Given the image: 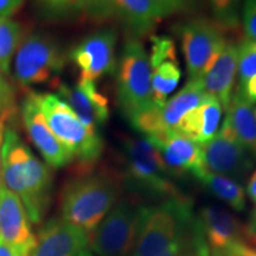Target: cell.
<instances>
[{
    "label": "cell",
    "mask_w": 256,
    "mask_h": 256,
    "mask_svg": "<svg viewBox=\"0 0 256 256\" xmlns=\"http://www.w3.org/2000/svg\"><path fill=\"white\" fill-rule=\"evenodd\" d=\"M2 185L17 194L32 223L44 220L52 197L50 168L10 127L5 128L2 146Z\"/></svg>",
    "instance_id": "2"
},
{
    "label": "cell",
    "mask_w": 256,
    "mask_h": 256,
    "mask_svg": "<svg viewBox=\"0 0 256 256\" xmlns=\"http://www.w3.org/2000/svg\"><path fill=\"white\" fill-rule=\"evenodd\" d=\"M113 14L126 28L128 37L140 40L151 34L168 17L158 0H112Z\"/></svg>",
    "instance_id": "18"
},
{
    "label": "cell",
    "mask_w": 256,
    "mask_h": 256,
    "mask_svg": "<svg viewBox=\"0 0 256 256\" xmlns=\"http://www.w3.org/2000/svg\"><path fill=\"white\" fill-rule=\"evenodd\" d=\"M238 90L241 92L243 96H244L252 104H254L256 102V75L252 76V78H249V81L246 83L244 87L238 89Z\"/></svg>",
    "instance_id": "36"
},
{
    "label": "cell",
    "mask_w": 256,
    "mask_h": 256,
    "mask_svg": "<svg viewBox=\"0 0 256 256\" xmlns=\"http://www.w3.org/2000/svg\"><path fill=\"white\" fill-rule=\"evenodd\" d=\"M122 176L110 168H84L60 192V215L89 235L121 198Z\"/></svg>",
    "instance_id": "3"
},
{
    "label": "cell",
    "mask_w": 256,
    "mask_h": 256,
    "mask_svg": "<svg viewBox=\"0 0 256 256\" xmlns=\"http://www.w3.org/2000/svg\"><path fill=\"white\" fill-rule=\"evenodd\" d=\"M34 98L50 130L74 159H78L84 168L94 165L104 152V140L98 130L83 124L58 95L34 92Z\"/></svg>",
    "instance_id": "5"
},
{
    "label": "cell",
    "mask_w": 256,
    "mask_h": 256,
    "mask_svg": "<svg viewBox=\"0 0 256 256\" xmlns=\"http://www.w3.org/2000/svg\"><path fill=\"white\" fill-rule=\"evenodd\" d=\"M78 256H94V254H92V250H89V249H84V250H82L81 252Z\"/></svg>",
    "instance_id": "41"
},
{
    "label": "cell",
    "mask_w": 256,
    "mask_h": 256,
    "mask_svg": "<svg viewBox=\"0 0 256 256\" xmlns=\"http://www.w3.org/2000/svg\"><path fill=\"white\" fill-rule=\"evenodd\" d=\"M128 121L138 132L148 138L152 142H162L172 132L165 127L162 118V108H159L156 104L132 115Z\"/></svg>",
    "instance_id": "25"
},
{
    "label": "cell",
    "mask_w": 256,
    "mask_h": 256,
    "mask_svg": "<svg viewBox=\"0 0 256 256\" xmlns=\"http://www.w3.org/2000/svg\"><path fill=\"white\" fill-rule=\"evenodd\" d=\"M0 238L30 256L36 243L31 220L17 194L0 185Z\"/></svg>",
    "instance_id": "16"
},
{
    "label": "cell",
    "mask_w": 256,
    "mask_h": 256,
    "mask_svg": "<svg viewBox=\"0 0 256 256\" xmlns=\"http://www.w3.org/2000/svg\"><path fill=\"white\" fill-rule=\"evenodd\" d=\"M66 57L52 38L42 34L24 37L14 57V76L22 86L49 82L62 72Z\"/></svg>",
    "instance_id": "8"
},
{
    "label": "cell",
    "mask_w": 256,
    "mask_h": 256,
    "mask_svg": "<svg viewBox=\"0 0 256 256\" xmlns=\"http://www.w3.org/2000/svg\"><path fill=\"white\" fill-rule=\"evenodd\" d=\"M226 113L224 120L228 121L236 139L252 159H256V118L252 104L241 92L236 90Z\"/></svg>",
    "instance_id": "21"
},
{
    "label": "cell",
    "mask_w": 256,
    "mask_h": 256,
    "mask_svg": "<svg viewBox=\"0 0 256 256\" xmlns=\"http://www.w3.org/2000/svg\"><path fill=\"white\" fill-rule=\"evenodd\" d=\"M256 75V40L244 38L238 44V80L241 89Z\"/></svg>",
    "instance_id": "28"
},
{
    "label": "cell",
    "mask_w": 256,
    "mask_h": 256,
    "mask_svg": "<svg viewBox=\"0 0 256 256\" xmlns=\"http://www.w3.org/2000/svg\"><path fill=\"white\" fill-rule=\"evenodd\" d=\"M151 86L153 102L159 108L164 107L168 96L178 87L182 78V69L178 58L162 60L151 66Z\"/></svg>",
    "instance_id": "24"
},
{
    "label": "cell",
    "mask_w": 256,
    "mask_h": 256,
    "mask_svg": "<svg viewBox=\"0 0 256 256\" xmlns=\"http://www.w3.org/2000/svg\"><path fill=\"white\" fill-rule=\"evenodd\" d=\"M118 102L127 119L154 104L152 96V69L142 40L124 42L116 63Z\"/></svg>",
    "instance_id": "6"
},
{
    "label": "cell",
    "mask_w": 256,
    "mask_h": 256,
    "mask_svg": "<svg viewBox=\"0 0 256 256\" xmlns=\"http://www.w3.org/2000/svg\"><path fill=\"white\" fill-rule=\"evenodd\" d=\"M11 114L12 113L0 114V185H2V140H4L6 121L10 119Z\"/></svg>",
    "instance_id": "39"
},
{
    "label": "cell",
    "mask_w": 256,
    "mask_h": 256,
    "mask_svg": "<svg viewBox=\"0 0 256 256\" xmlns=\"http://www.w3.org/2000/svg\"><path fill=\"white\" fill-rule=\"evenodd\" d=\"M200 256H230L244 242V224L222 206L208 204L196 214Z\"/></svg>",
    "instance_id": "9"
},
{
    "label": "cell",
    "mask_w": 256,
    "mask_h": 256,
    "mask_svg": "<svg viewBox=\"0 0 256 256\" xmlns=\"http://www.w3.org/2000/svg\"><path fill=\"white\" fill-rule=\"evenodd\" d=\"M235 254L240 256H256V248L250 247L247 243H243V244L236 249Z\"/></svg>",
    "instance_id": "40"
},
{
    "label": "cell",
    "mask_w": 256,
    "mask_h": 256,
    "mask_svg": "<svg viewBox=\"0 0 256 256\" xmlns=\"http://www.w3.org/2000/svg\"><path fill=\"white\" fill-rule=\"evenodd\" d=\"M158 2L165 11L166 16H170L191 8L194 0H158Z\"/></svg>",
    "instance_id": "33"
},
{
    "label": "cell",
    "mask_w": 256,
    "mask_h": 256,
    "mask_svg": "<svg viewBox=\"0 0 256 256\" xmlns=\"http://www.w3.org/2000/svg\"><path fill=\"white\" fill-rule=\"evenodd\" d=\"M200 78L206 94L217 98L226 110L238 78V44L226 40Z\"/></svg>",
    "instance_id": "17"
},
{
    "label": "cell",
    "mask_w": 256,
    "mask_h": 256,
    "mask_svg": "<svg viewBox=\"0 0 256 256\" xmlns=\"http://www.w3.org/2000/svg\"><path fill=\"white\" fill-rule=\"evenodd\" d=\"M204 168L212 174L241 182L254 166L252 156L236 139L228 121L224 120L212 139L202 145Z\"/></svg>",
    "instance_id": "11"
},
{
    "label": "cell",
    "mask_w": 256,
    "mask_h": 256,
    "mask_svg": "<svg viewBox=\"0 0 256 256\" xmlns=\"http://www.w3.org/2000/svg\"><path fill=\"white\" fill-rule=\"evenodd\" d=\"M246 194L249 197L252 203L256 206V170L249 176L247 182V188H246Z\"/></svg>",
    "instance_id": "38"
},
{
    "label": "cell",
    "mask_w": 256,
    "mask_h": 256,
    "mask_svg": "<svg viewBox=\"0 0 256 256\" xmlns=\"http://www.w3.org/2000/svg\"><path fill=\"white\" fill-rule=\"evenodd\" d=\"M177 34L180 37L188 80L203 75L226 40L222 28L212 19L204 17L188 19L178 25Z\"/></svg>",
    "instance_id": "10"
},
{
    "label": "cell",
    "mask_w": 256,
    "mask_h": 256,
    "mask_svg": "<svg viewBox=\"0 0 256 256\" xmlns=\"http://www.w3.org/2000/svg\"><path fill=\"white\" fill-rule=\"evenodd\" d=\"M80 8L95 20H107L113 14L112 0H78Z\"/></svg>",
    "instance_id": "29"
},
{
    "label": "cell",
    "mask_w": 256,
    "mask_h": 256,
    "mask_svg": "<svg viewBox=\"0 0 256 256\" xmlns=\"http://www.w3.org/2000/svg\"><path fill=\"white\" fill-rule=\"evenodd\" d=\"M153 144L174 177L188 174L194 177L204 170L202 145L190 138L171 132L162 142Z\"/></svg>",
    "instance_id": "19"
},
{
    "label": "cell",
    "mask_w": 256,
    "mask_h": 256,
    "mask_svg": "<svg viewBox=\"0 0 256 256\" xmlns=\"http://www.w3.org/2000/svg\"><path fill=\"white\" fill-rule=\"evenodd\" d=\"M244 242L256 248V208L252 210L247 224H244Z\"/></svg>",
    "instance_id": "34"
},
{
    "label": "cell",
    "mask_w": 256,
    "mask_h": 256,
    "mask_svg": "<svg viewBox=\"0 0 256 256\" xmlns=\"http://www.w3.org/2000/svg\"><path fill=\"white\" fill-rule=\"evenodd\" d=\"M144 206L136 198L121 197L90 234L92 252L98 256H130L139 234Z\"/></svg>",
    "instance_id": "7"
},
{
    "label": "cell",
    "mask_w": 256,
    "mask_h": 256,
    "mask_svg": "<svg viewBox=\"0 0 256 256\" xmlns=\"http://www.w3.org/2000/svg\"><path fill=\"white\" fill-rule=\"evenodd\" d=\"M0 256H26L20 250L14 248V246L8 244L4 240L0 238Z\"/></svg>",
    "instance_id": "37"
},
{
    "label": "cell",
    "mask_w": 256,
    "mask_h": 256,
    "mask_svg": "<svg viewBox=\"0 0 256 256\" xmlns=\"http://www.w3.org/2000/svg\"><path fill=\"white\" fill-rule=\"evenodd\" d=\"M133 256H200L192 202L182 194L144 206Z\"/></svg>",
    "instance_id": "1"
},
{
    "label": "cell",
    "mask_w": 256,
    "mask_h": 256,
    "mask_svg": "<svg viewBox=\"0 0 256 256\" xmlns=\"http://www.w3.org/2000/svg\"><path fill=\"white\" fill-rule=\"evenodd\" d=\"M254 113H255V118H256V108H254Z\"/></svg>",
    "instance_id": "42"
},
{
    "label": "cell",
    "mask_w": 256,
    "mask_h": 256,
    "mask_svg": "<svg viewBox=\"0 0 256 256\" xmlns=\"http://www.w3.org/2000/svg\"><path fill=\"white\" fill-rule=\"evenodd\" d=\"M90 235L62 217L51 218L40 229L30 256H78L87 249Z\"/></svg>",
    "instance_id": "15"
},
{
    "label": "cell",
    "mask_w": 256,
    "mask_h": 256,
    "mask_svg": "<svg viewBox=\"0 0 256 256\" xmlns=\"http://www.w3.org/2000/svg\"><path fill=\"white\" fill-rule=\"evenodd\" d=\"M206 95L200 78L188 80L186 84L174 98L166 101L164 107L162 108V118L165 127L174 132L182 118L190 110L197 108L204 101Z\"/></svg>",
    "instance_id": "22"
},
{
    "label": "cell",
    "mask_w": 256,
    "mask_h": 256,
    "mask_svg": "<svg viewBox=\"0 0 256 256\" xmlns=\"http://www.w3.org/2000/svg\"><path fill=\"white\" fill-rule=\"evenodd\" d=\"M24 0H0V18H10L16 14Z\"/></svg>",
    "instance_id": "35"
},
{
    "label": "cell",
    "mask_w": 256,
    "mask_h": 256,
    "mask_svg": "<svg viewBox=\"0 0 256 256\" xmlns=\"http://www.w3.org/2000/svg\"><path fill=\"white\" fill-rule=\"evenodd\" d=\"M212 20L226 32H236L241 25V10L244 0H208Z\"/></svg>",
    "instance_id": "27"
},
{
    "label": "cell",
    "mask_w": 256,
    "mask_h": 256,
    "mask_svg": "<svg viewBox=\"0 0 256 256\" xmlns=\"http://www.w3.org/2000/svg\"><path fill=\"white\" fill-rule=\"evenodd\" d=\"M14 112V92L11 86L0 74V114Z\"/></svg>",
    "instance_id": "32"
},
{
    "label": "cell",
    "mask_w": 256,
    "mask_h": 256,
    "mask_svg": "<svg viewBox=\"0 0 256 256\" xmlns=\"http://www.w3.org/2000/svg\"><path fill=\"white\" fill-rule=\"evenodd\" d=\"M241 25L246 38L256 40V0H244L241 10Z\"/></svg>",
    "instance_id": "30"
},
{
    "label": "cell",
    "mask_w": 256,
    "mask_h": 256,
    "mask_svg": "<svg viewBox=\"0 0 256 256\" xmlns=\"http://www.w3.org/2000/svg\"><path fill=\"white\" fill-rule=\"evenodd\" d=\"M124 188L136 196L162 202L182 196L159 150L148 138H126L122 145Z\"/></svg>",
    "instance_id": "4"
},
{
    "label": "cell",
    "mask_w": 256,
    "mask_h": 256,
    "mask_svg": "<svg viewBox=\"0 0 256 256\" xmlns=\"http://www.w3.org/2000/svg\"><path fill=\"white\" fill-rule=\"evenodd\" d=\"M116 31L112 28L92 32L70 51V60L80 70V78L95 81L116 70Z\"/></svg>",
    "instance_id": "12"
},
{
    "label": "cell",
    "mask_w": 256,
    "mask_h": 256,
    "mask_svg": "<svg viewBox=\"0 0 256 256\" xmlns=\"http://www.w3.org/2000/svg\"><path fill=\"white\" fill-rule=\"evenodd\" d=\"M23 38V31L17 22L11 18H0V72L8 74L12 57Z\"/></svg>",
    "instance_id": "26"
},
{
    "label": "cell",
    "mask_w": 256,
    "mask_h": 256,
    "mask_svg": "<svg viewBox=\"0 0 256 256\" xmlns=\"http://www.w3.org/2000/svg\"><path fill=\"white\" fill-rule=\"evenodd\" d=\"M200 182L209 194L222 200L232 210L242 212L247 206V194L241 183L226 177L209 172L208 170H202L200 174L194 177Z\"/></svg>",
    "instance_id": "23"
},
{
    "label": "cell",
    "mask_w": 256,
    "mask_h": 256,
    "mask_svg": "<svg viewBox=\"0 0 256 256\" xmlns=\"http://www.w3.org/2000/svg\"><path fill=\"white\" fill-rule=\"evenodd\" d=\"M57 92L82 122L92 130H98L110 119V102L95 81L80 78L75 86L58 83Z\"/></svg>",
    "instance_id": "14"
},
{
    "label": "cell",
    "mask_w": 256,
    "mask_h": 256,
    "mask_svg": "<svg viewBox=\"0 0 256 256\" xmlns=\"http://www.w3.org/2000/svg\"><path fill=\"white\" fill-rule=\"evenodd\" d=\"M22 118L31 142L51 168H60L74 160L70 151L57 139L38 106L34 92H30L22 104Z\"/></svg>",
    "instance_id": "13"
},
{
    "label": "cell",
    "mask_w": 256,
    "mask_h": 256,
    "mask_svg": "<svg viewBox=\"0 0 256 256\" xmlns=\"http://www.w3.org/2000/svg\"><path fill=\"white\" fill-rule=\"evenodd\" d=\"M222 113L223 107L220 101L212 96L206 95L197 108L182 118L174 132L204 145L218 132Z\"/></svg>",
    "instance_id": "20"
},
{
    "label": "cell",
    "mask_w": 256,
    "mask_h": 256,
    "mask_svg": "<svg viewBox=\"0 0 256 256\" xmlns=\"http://www.w3.org/2000/svg\"><path fill=\"white\" fill-rule=\"evenodd\" d=\"M230 256H240V255H238V254H234V255H230Z\"/></svg>",
    "instance_id": "43"
},
{
    "label": "cell",
    "mask_w": 256,
    "mask_h": 256,
    "mask_svg": "<svg viewBox=\"0 0 256 256\" xmlns=\"http://www.w3.org/2000/svg\"><path fill=\"white\" fill-rule=\"evenodd\" d=\"M40 2L57 14H66L80 8L78 0H40Z\"/></svg>",
    "instance_id": "31"
}]
</instances>
